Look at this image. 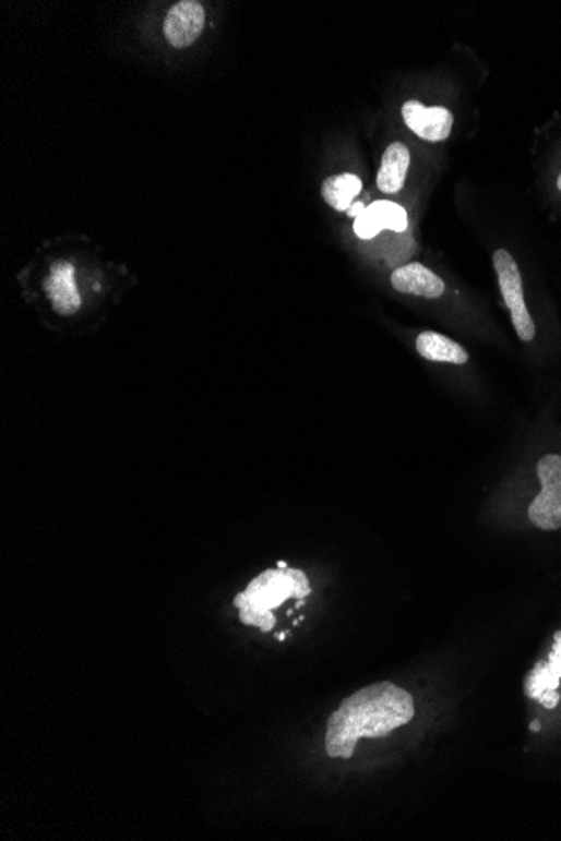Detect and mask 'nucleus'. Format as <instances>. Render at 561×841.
I'll return each mask as SVG.
<instances>
[{
  "instance_id": "1",
  "label": "nucleus",
  "mask_w": 561,
  "mask_h": 841,
  "mask_svg": "<svg viewBox=\"0 0 561 841\" xmlns=\"http://www.w3.org/2000/svg\"><path fill=\"white\" fill-rule=\"evenodd\" d=\"M416 716L414 697L392 682L360 688L339 704L329 719L325 746L330 758L350 759L358 741L380 740Z\"/></svg>"
},
{
  "instance_id": "2",
  "label": "nucleus",
  "mask_w": 561,
  "mask_h": 841,
  "mask_svg": "<svg viewBox=\"0 0 561 841\" xmlns=\"http://www.w3.org/2000/svg\"><path fill=\"white\" fill-rule=\"evenodd\" d=\"M310 593V579L301 569H266L252 579L244 593L234 598V606L239 610V618L244 625L261 628L266 634L276 625L274 609L289 598L307 600Z\"/></svg>"
},
{
  "instance_id": "3",
  "label": "nucleus",
  "mask_w": 561,
  "mask_h": 841,
  "mask_svg": "<svg viewBox=\"0 0 561 841\" xmlns=\"http://www.w3.org/2000/svg\"><path fill=\"white\" fill-rule=\"evenodd\" d=\"M492 266L498 274L501 296H503L504 304L510 310L517 338L525 343H532L536 336V326L528 307H526L522 271L517 266L516 259L506 249H498L492 254Z\"/></svg>"
},
{
  "instance_id": "4",
  "label": "nucleus",
  "mask_w": 561,
  "mask_h": 841,
  "mask_svg": "<svg viewBox=\"0 0 561 841\" xmlns=\"http://www.w3.org/2000/svg\"><path fill=\"white\" fill-rule=\"evenodd\" d=\"M539 492L528 507V519L541 531L561 529V456L547 454L536 464Z\"/></svg>"
},
{
  "instance_id": "5",
  "label": "nucleus",
  "mask_w": 561,
  "mask_h": 841,
  "mask_svg": "<svg viewBox=\"0 0 561 841\" xmlns=\"http://www.w3.org/2000/svg\"><path fill=\"white\" fill-rule=\"evenodd\" d=\"M402 118L408 130H413L426 142H444L454 127V115L444 106H426L417 99H408L402 106Z\"/></svg>"
},
{
  "instance_id": "6",
  "label": "nucleus",
  "mask_w": 561,
  "mask_h": 841,
  "mask_svg": "<svg viewBox=\"0 0 561 841\" xmlns=\"http://www.w3.org/2000/svg\"><path fill=\"white\" fill-rule=\"evenodd\" d=\"M205 24V12L201 2L182 0L168 11L164 33L174 48L183 49L193 45L201 36Z\"/></svg>"
},
{
  "instance_id": "7",
  "label": "nucleus",
  "mask_w": 561,
  "mask_h": 841,
  "mask_svg": "<svg viewBox=\"0 0 561 841\" xmlns=\"http://www.w3.org/2000/svg\"><path fill=\"white\" fill-rule=\"evenodd\" d=\"M408 227L407 211L391 201H375L355 219L354 230L363 241H370L382 230L405 232Z\"/></svg>"
},
{
  "instance_id": "8",
  "label": "nucleus",
  "mask_w": 561,
  "mask_h": 841,
  "mask_svg": "<svg viewBox=\"0 0 561 841\" xmlns=\"http://www.w3.org/2000/svg\"><path fill=\"white\" fill-rule=\"evenodd\" d=\"M74 276H76V271H74L73 264L68 263V261H58V263L52 264L51 271L45 279V285H43L56 313L64 314V316L76 313L81 307L80 292H77Z\"/></svg>"
},
{
  "instance_id": "9",
  "label": "nucleus",
  "mask_w": 561,
  "mask_h": 841,
  "mask_svg": "<svg viewBox=\"0 0 561 841\" xmlns=\"http://www.w3.org/2000/svg\"><path fill=\"white\" fill-rule=\"evenodd\" d=\"M392 288L402 295L439 299L445 291L444 280L420 263L405 264L392 273Z\"/></svg>"
},
{
  "instance_id": "10",
  "label": "nucleus",
  "mask_w": 561,
  "mask_h": 841,
  "mask_svg": "<svg viewBox=\"0 0 561 841\" xmlns=\"http://www.w3.org/2000/svg\"><path fill=\"white\" fill-rule=\"evenodd\" d=\"M408 167H410V149L405 143L395 142L386 146L379 176H377V187L383 193H392V195L401 192L407 180Z\"/></svg>"
},
{
  "instance_id": "11",
  "label": "nucleus",
  "mask_w": 561,
  "mask_h": 841,
  "mask_svg": "<svg viewBox=\"0 0 561 841\" xmlns=\"http://www.w3.org/2000/svg\"><path fill=\"white\" fill-rule=\"evenodd\" d=\"M417 353L435 363L466 364L469 355L459 343L435 332H423L416 339Z\"/></svg>"
},
{
  "instance_id": "12",
  "label": "nucleus",
  "mask_w": 561,
  "mask_h": 841,
  "mask_svg": "<svg viewBox=\"0 0 561 841\" xmlns=\"http://www.w3.org/2000/svg\"><path fill=\"white\" fill-rule=\"evenodd\" d=\"M557 644H554L553 652L550 656V663L547 666L538 665L535 671L529 674L528 682H526V696L532 699H539L545 693H554V688L558 687V682L561 677V632H558Z\"/></svg>"
},
{
  "instance_id": "13",
  "label": "nucleus",
  "mask_w": 561,
  "mask_h": 841,
  "mask_svg": "<svg viewBox=\"0 0 561 841\" xmlns=\"http://www.w3.org/2000/svg\"><path fill=\"white\" fill-rule=\"evenodd\" d=\"M360 192L361 180L354 173H339V176L330 177L321 185V195L325 199L326 204L332 205L338 212H347Z\"/></svg>"
},
{
  "instance_id": "14",
  "label": "nucleus",
  "mask_w": 561,
  "mask_h": 841,
  "mask_svg": "<svg viewBox=\"0 0 561 841\" xmlns=\"http://www.w3.org/2000/svg\"><path fill=\"white\" fill-rule=\"evenodd\" d=\"M365 211V205L361 204V202H358V204L351 205L350 208H348V215H351V217H355L357 219L358 215L361 214V212Z\"/></svg>"
},
{
  "instance_id": "15",
  "label": "nucleus",
  "mask_w": 561,
  "mask_h": 841,
  "mask_svg": "<svg viewBox=\"0 0 561 841\" xmlns=\"http://www.w3.org/2000/svg\"><path fill=\"white\" fill-rule=\"evenodd\" d=\"M277 568L286 569V568H289V566H288V563H286V561H277Z\"/></svg>"
},
{
  "instance_id": "16",
  "label": "nucleus",
  "mask_w": 561,
  "mask_h": 841,
  "mask_svg": "<svg viewBox=\"0 0 561 841\" xmlns=\"http://www.w3.org/2000/svg\"><path fill=\"white\" fill-rule=\"evenodd\" d=\"M532 731L538 732L539 731V722H533L532 724Z\"/></svg>"
},
{
  "instance_id": "17",
  "label": "nucleus",
  "mask_w": 561,
  "mask_h": 841,
  "mask_svg": "<svg viewBox=\"0 0 561 841\" xmlns=\"http://www.w3.org/2000/svg\"><path fill=\"white\" fill-rule=\"evenodd\" d=\"M276 638H277V640H279V641H283V640H285V638H286V635H285V634H279V635H277V637H276Z\"/></svg>"
},
{
  "instance_id": "18",
  "label": "nucleus",
  "mask_w": 561,
  "mask_h": 841,
  "mask_svg": "<svg viewBox=\"0 0 561 841\" xmlns=\"http://www.w3.org/2000/svg\"><path fill=\"white\" fill-rule=\"evenodd\" d=\"M557 187H558V190H560V192H561V173H560V177H558V180H557Z\"/></svg>"
}]
</instances>
